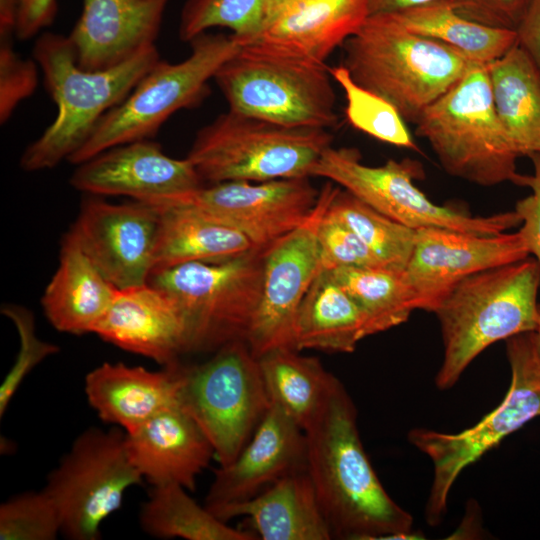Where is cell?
I'll return each mask as SVG.
<instances>
[{
  "mask_svg": "<svg viewBox=\"0 0 540 540\" xmlns=\"http://www.w3.org/2000/svg\"><path fill=\"white\" fill-rule=\"evenodd\" d=\"M307 470L333 539L411 532L412 516L386 492L361 442L357 409L338 378L303 429Z\"/></svg>",
  "mask_w": 540,
  "mask_h": 540,
  "instance_id": "1",
  "label": "cell"
},
{
  "mask_svg": "<svg viewBox=\"0 0 540 540\" xmlns=\"http://www.w3.org/2000/svg\"><path fill=\"white\" fill-rule=\"evenodd\" d=\"M44 86L57 107L54 121L24 150L28 172L51 169L88 140L101 118L119 105L160 60L155 46L110 69L89 71L76 61L67 36L41 34L33 48Z\"/></svg>",
  "mask_w": 540,
  "mask_h": 540,
  "instance_id": "2",
  "label": "cell"
},
{
  "mask_svg": "<svg viewBox=\"0 0 540 540\" xmlns=\"http://www.w3.org/2000/svg\"><path fill=\"white\" fill-rule=\"evenodd\" d=\"M539 288L540 264L530 257L471 275L454 286L433 311L444 347L437 387L454 386L490 345L535 332Z\"/></svg>",
  "mask_w": 540,
  "mask_h": 540,
  "instance_id": "3",
  "label": "cell"
},
{
  "mask_svg": "<svg viewBox=\"0 0 540 540\" xmlns=\"http://www.w3.org/2000/svg\"><path fill=\"white\" fill-rule=\"evenodd\" d=\"M342 47V65L352 78L413 123L479 64L448 45L409 31L390 14L370 15Z\"/></svg>",
  "mask_w": 540,
  "mask_h": 540,
  "instance_id": "4",
  "label": "cell"
},
{
  "mask_svg": "<svg viewBox=\"0 0 540 540\" xmlns=\"http://www.w3.org/2000/svg\"><path fill=\"white\" fill-rule=\"evenodd\" d=\"M330 67L247 42L216 72L229 110L289 127L338 125Z\"/></svg>",
  "mask_w": 540,
  "mask_h": 540,
  "instance_id": "5",
  "label": "cell"
},
{
  "mask_svg": "<svg viewBox=\"0 0 540 540\" xmlns=\"http://www.w3.org/2000/svg\"><path fill=\"white\" fill-rule=\"evenodd\" d=\"M415 124L448 174L481 186L525 187L527 175L516 167L521 156L493 104L487 64L471 68Z\"/></svg>",
  "mask_w": 540,
  "mask_h": 540,
  "instance_id": "6",
  "label": "cell"
},
{
  "mask_svg": "<svg viewBox=\"0 0 540 540\" xmlns=\"http://www.w3.org/2000/svg\"><path fill=\"white\" fill-rule=\"evenodd\" d=\"M332 139L327 129L289 127L228 110L196 133L186 158L208 184L311 177Z\"/></svg>",
  "mask_w": 540,
  "mask_h": 540,
  "instance_id": "7",
  "label": "cell"
},
{
  "mask_svg": "<svg viewBox=\"0 0 540 540\" xmlns=\"http://www.w3.org/2000/svg\"><path fill=\"white\" fill-rule=\"evenodd\" d=\"M178 62L159 60L130 94L98 122L88 140L68 159L81 164L112 147L152 139L175 112L198 107L210 94L209 81L241 48L232 35L203 33Z\"/></svg>",
  "mask_w": 540,
  "mask_h": 540,
  "instance_id": "8",
  "label": "cell"
},
{
  "mask_svg": "<svg viewBox=\"0 0 540 540\" xmlns=\"http://www.w3.org/2000/svg\"><path fill=\"white\" fill-rule=\"evenodd\" d=\"M265 250L152 272L148 282L166 290L182 312L185 353L215 352L246 339L260 299Z\"/></svg>",
  "mask_w": 540,
  "mask_h": 540,
  "instance_id": "9",
  "label": "cell"
},
{
  "mask_svg": "<svg viewBox=\"0 0 540 540\" xmlns=\"http://www.w3.org/2000/svg\"><path fill=\"white\" fill-rule=\"evenodd\" d=\"M511 381L500 404L475 425L455 433L416 428L409 442L432 461L434 474L426 504L430 525L441 522L450 490L460 473L503 439L540 417V357L534 332L506 340Z\"/></svg>",
  "mask_w": 540,
  "mask_h": 540,
  "instance_id": "10",
  "label": "cell"
},
{
  "mask_svg": "<svg viewBox=\"0 0 540 540\" xmlns=\"http://www.w3.org/2000/svg\"><path fill=\"white\" fill-rule=\"evenodd\" d=\"M179 405L213 446L220 466L251 439L271 401L258 359L245 340L230 342L204 363L179 365Z\"/></svg>",
  "mask_w": 540,
  "mask_h": 540,
  "instance_id": "11",
  "label": "cell"
},
{
  "mask_svg": "<svg viewBox=\"0 0 540 540\" xmlns=\"http://www.w3.org/2000/svg\"><path fill=\"white\" fill-rule=\"evenodd\" d=\"M310 176L338 184L373 209L414 230L446 228L476 235H497L521 224L516 211L474 216L432 202L415 184L424 176L414 159H389L380 166L362 163L355 148L329 146Z\"/></svg>",
  "mask_w": 540,
  "mask_h": 540,
  "instance_id": "12",
  "label": "cell"
},
{
  "mask_svg": "<svg viewBox=\"0 0 540 540\" xmlns=\"http://www.w3.org/2000/svg\"><path fill=\"white\" fill-rule=\"evenodd\" d=\"M142 480L129 457L126 433L93 427L78 435L43 489L58 510L63 536L97 540L125 492Z\"/></svg>",
  "mask_w": 540,
  "mask_h": 540,
  "instance_id": "13",
  "label": "cell"
},
{
  "mask_svg": "<svg viewBox=\"0 0 540 540\" xmlns=\"http://www.w3.org/2000/svg\"><path fill=\"white\" fill-rule=\"evenodd\" d=\"M336 189L328 181L305 221L265 250L260 299L245 339L256 358L292 348L298 309L321 270L318 227Z\"/></svg>",
  "mask_w": 540,
  "mask_h": 540,
  "instance_id": "14",
  "label": "cell"
},
{
  "mask_svg": "<svg viewBox=\"0 0 540 540\" xmlns=\"http://www.w3.org/2000/svg\"><path fill=\"white\" fill-rule=\"evenodd\" d=\"M310 177L265 182L227 181L149 201L182 205L230 226L257 248H267L309 216L319 196Z\"/></svg>",
  "mask_w": 540,
  "mask_h": 540,
  "instance_id": "15",
  "label": "cell"
},
{
  "mask_svg": "<svg viewBox=\"0 0 540 540\" xmlns=\"http://www.w3.org/2000/svg\"><path fill=\"white\" fill-rule=\"evenodd\" d=\"M160 213L146 202L110 203L90 195L67 232L102 275L123 289L149 281Z\"/></svg>",
  "mask_w": 540,
  "mask_h": 540,
  "instance_id": "16",
  "label": "cell"
},
{
  "mask_svg": "<svg viewBox=\"0 0 540 540\" xmlns=\"http://www.w3.org/2000/svg\"><path fill=\"white\" fill-rule=\"evenodd\" d=\"M530 253L519 230L476 235L446 228L416 230L404 270L416 309L433 312L447 293L465 278L521 261Z\"/></svg>",
  "mask_w": 540,
  "mask_h": 540,
  "instance_id": "17",
  "label": "cell"
},
{
  "mask_svg": "<svg viewBox=\"0 0 540 540\" xmlns=\"http://www.w3.org/2000/svg\"><path fill=\"white\" fill-rule=\"evenodd\" d=\"M306 467L304 430L271 403L238 456L215 471L204 505L221 519L228 508L256 497L284 476Z\"/></svg>",
  "mask_w": 540,
  "mask_h": 540,
  "instance_id": "18",
  "label": "cell"
},
{
  "mask_svg": "<svg viewBox=\"0 0 540 540\" xmlns=\"http://www.w3.org/2000/svg\"><path fill=\"white\" fill-rule=\"evenodd\" d=\"M76 166L70 184L93 196H127L149 202L205 184L186 157L168 156L151 139L112 147Z\"/></svg>",
  "mask_w": 540,
  "mask_h": 540,
  "instance_id": "19",
  "label": "cell"
},
{
  "mask_svg": "<svg viewBox=\"0 0 540 540\" xmlns=\"http://www.w3.org/2000/svg\"><path fill=\"white\" fill-rule=\"evenodd\" d=\"M170 0H82L67 36L77 64L89 71L116 67L155 46Z\"/></svg>",
  "mask_w": 540,
  "mask_h": 540,
  "instance_id": "20",
  "label": "cell"
},
{
  "mask_svg": "<svg viewBox=\"0 0 540 540\" xmlns=\"http://www.w3.org/2000/svg\"><path fill=\"white\" fill-rule=\"evenodd\" d=\"M369 16V0H265L259 32L248 42L325 63Z\"/></svg>",
  "mask_w": 540,
  "mask_h": 540,
  "instance_id": "21",
  "label": "cell"
},
{
  "mask_svg": "<svg viewBox=\"0 0 540 540\" xmlns=\"http://www.w3.org/2000/svg\"><path fill=\"white\" fill-rule=\"evenodd\" d=\"M93 334L163 367L185 353L186 327L174 298L149 282L118 289Z\"/></svg>",
  "mask_w": 540,
  "mask_h": 540,
  "instance_id": "22",
  "label": "cell"
},
{
  "mask_svg": "<svg viewBox=\"0 0 540 540\" xmlns=\"http://www.w3.org/2000/svg\"><path fill=\"white\" fill-rule=\"evenodd\" d=\"M126 445L133 465L152 486L178 484L188 491L215 455L207 436L180 406L126 433Z\"/></svg>",
  "mask_w": 540,
  "mask_h": 540,
  "instance_id": "23",
  "label": "cell"
},
{
  "mask_svg": "<svg viewBox=\"0 0 540 540\" xmlns=\"http://www.w3.org/2000/svg\"><path fill=\"white\" fill-rule=\"evenodd\" d=\"M179 365L150 371L105 362L85 377L87 400L101 420L132 432L161 411L180 406Z\"/></svg>",
  "mask_w": 540,
  "mask_h": 540,
  "instance_id": "24",
  "label": "cell"
},
{
  "mask_svg": "<svg viewBox=\"0 0 540 540\" xmlns=\"http://www.w3.org/2000/svg\"><path fill=\"white\" fill-rule=\"evenodd\" d=\"M246 515L263 540H330L333 535L307 467L294 471L256 497L228 508L221 520Z\"/></svg>",
  "mask_w": 540,
  "mask_h": 540,
  "instance_id": "25",
  "label": "cell"
},
{
  "mask_svg": "<svg viewBox=\"0 0 540 540\" xmlns=\"http://www.w3.org/2000/svg\"><path fill=\"white\" fill-rule=\"evenodd\" d=\"M116 291L117 288L66 234L58 267L45 288L41 305L56 330L74 335L93 333Z\"/></svg>",
  "mask_w": 540,
  "mask_h": 540,
  "instance_id": "26",
  "label": "cell"
},
{
  "mask_svg": "<svg viewBox=\"0 0 540 540\" xmlns=\"http://www.w3.org/2000/svg\"><path fill=\"white\" fill-rule=\"evenodd\" d=\"M371 335L361 309L331 273L321 269L298 309L292 348L351 353Z\"/></svg>",
  "mask_w": 540,
  "mask_h": 540,
  "instance_id": "27",
  "label": "cell"
},
{
  "mask_svg": "<svg viewBox=\"0 0 540 540\" xmlns=\"http://www.w3.org/2000/svg\"><path fill=\"white\" fill-rule=\"evenodd\" d=\"M153 206L160 213L154 270L231 258L255 248L238 230L196 209L182 205Z\"/></svg>",
  "mask_w": 540,
  "mask_h": 540,
  "instance_id": "28",
  "label": "cell"
},
{
  "mask_svg": "<svg viewBox=\"0 0 540 540\" xmlns=\"http://www.w3.org/2000/svg\"><path fill=\"white\" fill-rule=\"evenodd\" d=\"M487 70L496 113L519 155L540 153V69L517 44Z\"/></svg>",
  "mask_w": 540,
  "mask_h": 540,
  "instance_id": "29",
  "label": "cell"
},
{
  "mask_svg": "<svg viewBox=\"0 0 540 540\" xmlns=\"http://www.w3.org/2000/svg\"><path fill=\"white\" fill-rule=\"evenodd\" d=\"M390 15L409 31L448 45L477 63L493 62L517 45L515 29L469 19L448 1Z\"/></svg>",
  "mask_w": 540,
  "mask_h": 540,
  "instance_id": "30",
  "label": "cell"
},
{
  "mask_svg": "<svg viewBox=\"0 0 540 540\" xmlns=\"http://www.w3.org/2000/svg\"><path fill=\"white\" fill-rule=\"evenodd\" d=\"M299 352L277 348L257 359L271 403L304 429L322 406L336 377L317 358Z\"/></svg>",
  "mask_w": 540,
  "mask_h": 540,
  "instance_id": "31",
  "label": "cell"
},
{
  "mask_svg": "<svg viewBox=\"0 0 540 540\" xmlns=\"http://www.w3.org/2000/svg\"><path fill=\"white\" fill-rule=\"evenodd\" d=\"M178 484L153 486L142 505L139 523L148 535L187 540H255V533L236 529L199 505Z\"/></svg>",
  "mask_w": 540,
  "mask_h": 540,
  "instance_id": "32",
  "label": "cell"
},
{
  "mask_svg": "<svg viewBox=\"0 0 540 540\" xmlns=\"http://www.w3.org/2000/svg\"><path fill=\"white\" fill-rule=\"evenodd\" d=\"M328 271L364 313L372 335L401 325L416 310L404 271L387 267H342Z\"/></svg>",
  "mask_w": 540,
  "mask_h": 540,
  "instance_id": "33",
  "label": "cell"
},
{
  "mask_svg": "<svg viewBox=\"0 0 540 540\" xmlns=\"http://www.w3.org/2000/svg\"><path fill=\"white\" fill-rule=\"evenodd\" d=\"M328 212L349 227L384 267L405 270L416 230L378 212L341 187H337Z\"/></svg>",
  "mask_w": 540,
  "mask_h": 540,
  "instance_id": "34",
  "label": "cell"
},
{
  "mask_svg": "<svg viewBox=\"0 0 540 540\" xmlns=\"http://www.w3.org/2000/svg\"><path fill=\"white\" fill-rule=\"evenodd\" d=\"M329 70L344 91L345 116L352 127L381 142L419 151L406 121L393 104L358 84L344 65Z\"/></svg>",
  "mask_w": 540,
  "mask_h": 540,
  "instance_id": "35",
  "label": "cell"
},
{
  "mask_svg": "<svg viewBox=\"0 0 540 540\" xmlns=\"http://www.w3.org/2000/svg\"><path fill=\"white\" fill-rule=\"evenodd\" d=\"M265 0H187L181 10L179 38L190 42L208 29L222 27L242 44L259 32Z\"/></svg>",
  "mask_w": 540,
  "mask_h": 540,
  "instance_id": "36",
  "label": "cell"
},
{
  "mask_svg": "<svg viewBox=\"0 0 540 540\" xmlns=\"http://www.w3.org/2000/svg\"><path fill=\"white\" fill-rule=\"evenodd\" d=\"M60 533L58 510L44 489L21 493L0 505L1 540H54Z\"/></svg>",
  "mask_w": 540,
  "mask_h": 540,
  "instance_id": "37",
  "label": "cell"
},
{
  "mask_svg": "<svg viewBox=\"0 0 540 540\" xmlns=\"http://www.w3.org/2000/svg\"><path fill=\"white\" fill-rule=\"evenodd\" d=\"M1 313L13 322L20 341L15 362L0 385V417H3L24 379L43 360L58 353L59 347L38 337L34 316L25 307L4 304Z\"/></svg>",
  "mask_w": 540,
  "mask_h": 540,
  "instance_id": "38",
  "label": "cell"
},
{
  "mask_svg": "<svg viewBox=\"0 0 540 540\" xmlns=\"http://www.w3.org/2000/svg\"><path fill=\"white\" fill-rule=\"evenodd\" d=\"M321 269L384 267L364 242L327 211L318 227Z\"/></svg>",
  "mask_w": 540,
  "mask_h": 540,
  "instance_id": "39",
  "label": "cell"
},
{
  "mask_svg": "<svg viewBox=\"0 0 540 540\" xmlns=\"http://www.w3.org/2000/svg\"><path fill=\"white\" fill-rule=\"evenodd\" d=\"M38 64L22 58L13 47V37H0V122L5 124L17 106L38 85Z\"/></svg>",
  "mask_w": 540,
  "mask_h": 540,
  "instance_id": "40",
  "label": "cell"
},
{
  "mask_svg": "<svg viewBox=\"0 0 540 540\" xmlns=\"http://www.w3.org/2000/svg\"><path fill=\"white\" fill-rule=\"evenodd\" d=\"M533 174L526 176L525 187L531 194L517 201L515 211L521 220L519 232L523 236L530 254L540 264V153L529 156Z\"/></svg>",
  "mask_w": 540,
  "mask_h": 540,
  "instance_id": "41",
  "label": "cell"
},
{
  "mask_svg": "<svg viewBox=\"0 0 540 540\" xmlns=\"http://www.w3.org/2000/svg\"><path fill=\"white\" fill-rule=\"evenodd\" d=\"M530 0H458L465 17L495 27L515 29Z\"/></svg>",
  "mask_w": 540,
  "mask_h": 540,
  "instance_id": "42",
  "label": "cell"
},
{
  "mask_svg": "<svg viewBox=\"0 0 540 540\" xmlns=\"http://www.w3.org/2000/svg\"><path fill=\"white\" fill-rule=\"evenodd\" d=\"M18 20L16 36L28 40L52 24L58 5L57 0H17Z\"/></svg>",
  "mask_w": 540,
  "mask_h": 540,
  "instance_id": "43",
  "label": "cell"
},
{
  "mask_svg": "<svg viewBox=\"0 0 540 540\" xmlns=\"http://www.w3.org/2000/svg\"><path fill=\"white\" fill-rule=\"evenodd\" d=\"M517 44L540 69V0H530L517 27Z\"/></svg>",
  "mask_w": 540,
  "mask_h": 540,
  "instance_id": "44",
  "label": "cell"
},
{
  "mask_svg": "<svg viewBox=\"0 0 540 540\" xmlns=\"http://www.w3.org/2000/svg\"><path fill=\"white\" fill-rule=\"evenodd\" d=\"M443 1L452 2L458 8V0H369L370 15L398 13Z\"/></svg>",
  "mask_w": 540,
  "mask_h": 540,
  "instance_id": "45",
  "label": "cell"
},
{
  "mask_svg": "<svg viewBox=\"0 0 540 540\" xmlns=\"http://www.w3.org/2000/svg\"><path fill=\"white\" fill-rule=\"evenodd\" d=\"M18 1L0 0V37L16 36Z\"/></svg>",
  "mask_w": 540,
  "mask_h": 540,
  "instance_id": "46",
  "label": "cell"
},
{
  "mask_svg": "<svg viewBox=\"0 0 540 540\" xmlns=\"http://www.w3.org/2000/svg\"><path fill=\"white\" fill-rule=\"evenodd\" d=\"M534 338H535V344L537 348V352L540 357V305H539V317H538V325L534 332Z\"/></svg>",
  "mask_w": 540,
  "mask_h": 540,
  "instance_id": "47",
  "label": "cell"
}]
</instances>
